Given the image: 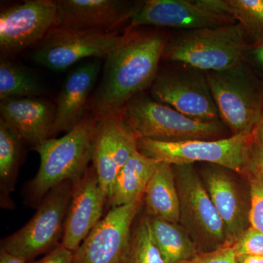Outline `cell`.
<instances>
[{"label": "cell", "instance_id": "1", "mask_svg": "<svg viewBox=\"0 0 263 263\" xmlns=\"http://www.w3.org/2000/svg\"><path fill=\"white\" fill-rule=\"evenodd\" d=\"M166 40L157 33L129 32L105 58L101 81L91 100L97 118L119 114L136 95L152 86Z\"/></svg>", "mask_w": 263, "mask_h": 263}, {"label": "cell", "instance_id": "2", "mask_svg": "<svg viewBox=\"0 0 263 263\" xmlns=\"http://www.w3.org/2000/svg\"><path fill=\"white\" fill-rule=\"evenodd\" d=\"M98 118L86 117L60 138H49L34 148L41 158L39 170L25 189L26 202L38 206L43 197L61 183L76 181L92 159Z\"/></svg>", "mask_w": 263, "mask_h": 263}, {"label": "cell", "instance_id": "3", "mask_svg": "<svg viewBox=\"0 0 263 263\" xmlns=\"http://www.w3.org/2000/svg\"><path fill=\"white\" fill-rule=\"evenodd\" d=\"M250 43L239 24L181 31L166 41L162 60L211 72L245 62Z\"/></svg>", "mask_w": 263, "mask_h": 263}, {"label": "cell", "instance_id": "4", "mask_svg": "<svg viewBox=\"0 0 263 263\" xmlns=\"http://www.w3.org/2000/svg\"><path fill=\"white\" fill-rule=\"evenodd\" d=\"M119 114L138 138L179 142L228 138L224 137L228 127L221 120L203 122L190 119L143 93L131 99Z\"/></svg>", "mask_w": 263, "mask_h": 263}, {"label": "cell", "instance_id": "5", "mask_svg": "<svg viewBox=\"0 0 263 263\" xmlns=\"http://www.w3.org/2000/svg\"><path fill=\"white\" fill-rule=\"evenodd\" d=\"M205 73L219 117L232 136L252 134L263 113V81L245 62Z\"/></svg>", "mask_w": 263, "mask_h": 263}, {"label": "cell", "instance_id": "6", "mask_svg": "<svg viewBox=\"0 0 263 263\" xmlns=\"http://www.w3.org/2000/svg\"><path fill=\"white\" fill-rule=\"evenodd\" d=\"M173 167L179 193V224L199 253L228 246L224 224L195 164H173Z\"/></svg>", "mask_w": 263, "mask_h": 263}, {"label": "cell", "instance_id": "7", "mask_svg": "<svg viewBox=\"0 0 263 263\" xmlns=\"http://www.w3.org/2000/svg\"><path fill=\"white\" fill-rule=\"evenodd\" d=\"M252 134L237 135L211 141L165 142L138 138L137 146L141 154L159 162L216 164L231 170L243 177L248 166Z\"/></svg>", "mask_w": 263, "mask_h": 263}, {"label": "cell", "instance_id": "8", "mask_svg": "<svg viewBox=\"0 0 263 263\" xmlns=\"http://www.w3.org/2000/svg\"><path fill=\"white\" fill-rule=\"evenodd\" d=\"M74 181H66L52 189L38 205L32 219L23 228L1 240V249L29 262L60 245Z\"/></svg>", "mask_w": 263, "mask_h": 263}, {"label": "cell", "instance_id": "9", "mask_svg": "<svg viewBox=\"0 0 263 263\" xmlns=\"http://www.w3.org/2000/svg\"><path fill=\"white\" fill-rule=\"evenodd\" d=\"M124 35L96 29L53 27L32 53L36 63L62 71L86 59H101L122 42Z\"/></svg>", "mask_w": 263, "mask_h": 263}, {"label": "cell", "instance_id": "10", "mask_svg": "<svg viewBox=\"0 0 263 263\" xmlns=\"http://www.w3.org/2000/svg\"><path fill=\"white\" fill-rule=\"evenodd\" d=\"M151 95L155 101L190 119L203 122L221 120L205 71L186 65L159 71Z\"/></svg>", "mask_w": 263, "mask_h": 263}, {"label": "cell", "instance_id": "11", "mask_svg": "<svg viewBox=\"0 0 263 263\" xmlns=\"http://www.w3.org/2000/svg\"><path fill=\"white\" fill-rule=\"evenodd\" d=\"M143 201L112 208L74 252L73 263H125Z\"/></svg>", "mask_w": 263, "mask_h": 263}, {"label": "cell", "instance_id": "12", "mask_svg": "<svg viewBox=\"0 0 263 263\" xmlns=\"http://www.w3.org/2000/svg\"><path fill=\"white\" fill-rule=\"evenodd\" d=\"M58 13L57 1L28 0L0 13V49L10 54L38 44L53 27Z\"/></svg>", "mask_w": 263, "mask_h": 263}, {"label": "cell", "instance_id": "13", "mask_svg": "<svg viewBox=\"0 0 263 263\" xmlns=\"http://www.w3.org/2000/svg\"><path fill=\"white\" fill-rule=\"evenodd\" d=\"M198 171L224 224L227 243L233 245L250 227L249 193H245L235 176L238 174L231 170L203 163Z\"/></svg>", "mask_w": 263, "mask_h": 263}, {"label": "cell", "instance_id": "14", "mask_svg": "<svg viewBox=\"0 0 263 263\" xmlns=\"http://www.w3.org/2000/svg\"><path fill=\"white\" fill-rule=\"evenodd\" d=\"M137 142L119 114L98 118L91 162L107 198L119 171L138 150Z\"/></svg>", "mask_w": 263, "mask_h": 263}, {"label": "cell", "instance_id": "15", "mask_svg": "<svg viewBox=\"0 0 263 263\" xmlns=\"http://www.w3.org/2000/svg\"><path fill=\"white\" fill-rule=\"evenodd\" d=\"M228 15L216 14L188 0H147L139 2L129 20V28L155 26L181 29L213 28L234 23Z\"/></svg>", "mask_w": 263, "mask_h": 263}, {"label": "cell", "instance_id": "16", "mask_svg": "<svg viewBox=\"0 0 263 263\" xmlns=\"http://www.w3.org/2000/svg\"><path fill=\"white\" fill-rule=\"evenodd\" d=\"M106 202L107 197L100 186L96 171L91 166L74 181L61 242L65 248L72 252L79 249L103 219Z\"/></svg>", "mask_w": 263, "mask_h": 263}, {"label": "cell", "instance_id": "17", "mask_svg": "<svg viewBox=\"0 0 263 263\" xmlns=\"http://www.w3.org/2000/svg\"><path fill=\"white\" fill-rule=\"evenodd\" d=\"M56 27L109 31L129 21L139 2L59 0Z\"/></svg>", "mask_w": 263, "mask_h": 263}, {"label": "cell", "instance_id": "18", "mask_svg": "<svg viewBox=\"0 0 263 263\" xmlns=\"http://www.w3.org/2000/svg\"><path fill=\"white\" fill-rule=\"evenodd\" d=\"M100 69V59H91L71 71L57 98L52 136L68 133L84 120Z\"/></svg>", "mask_w": 263, "mask_h": 263}, {"label": "cell", "instance_id": "19", "mask_svg": "<svg viewBox=\"0 0 263 263\" xmlns=\"http://www.w3.org/2000/svg\"><path fill=\"white\" fill-rule=\"evenodd\" d=\"M1 119L33 149L51 138L55 120L53 104L37 98L1 100Z\"/></svg>", "mask_w": 263, "mask_h": 263}, {"label": "cell", "instance_id": "20", "mask_svg": "<svg viewBox=\"0 0 263 263\" xmlns=\"http://www.w3.org/2000/svg\"><path fill=\"white\" fill-rule=\"evenodd\" d=\"M158 163L136 151L117 175L107 198L106 207L110 209L143 201Z\"/></svg>", "mask_w": 263, "mask_h": 263}, {"label": "cell", "instance_id": "21", "mask_svg": "<svg viewBox=\"0 0 263 263\" xmlns=\"http://www.w3.org/2000/svg\"><path fill=\"white\" fill-rule=\"evenodd\" d=\"M143 204L148 216L179 223V193L173 164L167 162L157 164L145 191Z\"/></svg>", "mask_w": 263, "mask_h": 263}, {"label": "cell", "instance_id": "22", "mask_svg": "<svg viewBox=\"0 0 263 263\" xmlns=\"http://www.w3.org/2000/svg\"><path fill=\"white\" fill-rule=\"evenodd\" d=\"M24 144L18 133L0 119V204L3 209L15 208L11 194L16 184Z\"/></svg>", "mask_w": 263, "mask_h": 263}, {"label": "cell", "instance_id": "23", "mask_svg": "<svg viewBox=\"0 0 263 263\" xmlns=\"http://www.w3.org/2000/svg\"><path fill=\"white\" fill-rule=\"evenodd\" d=\"M196 4L238 20L250 45L263 43V0H197Z\"/></svg>", "mask_w": 263, "mask_h": 263}, {"label": "cell", "instance_id": "24", "mask_svg": "<svg viewBox=\"0 0 263 263\" xmlns=\"http://www.w3.org/2000/svg\"><path fill=\"white\" fill-rule=\"evenodd\" d=\"M148 221L152 237L164 262L181 263L199 254L196 245L179 223L151 216H148Z\"/></svg>", "mask_w": 263, "mask_h": 263}, {"label": "cell", "instance_id": "25", "mask_svg": "<svg viewBox=\"0 0 263 263\" xmlns=\"http://www.w3.org/2000/svg\"><path fill=\"white\" fill-rule=\"evenodd\" d=\"M42 83L32 72L15 62H0V99L37 98L45 94Z\"/></svg>", "mask_w": 263, "mask_h": 263}, {"label": "cell", "instance_id": "26", "mask_svg": "<svg viewBox=\"0 0 263 263\" xmlns=\"http://www.w3.org/2000/svg\"><path fill=\"white\" fill-rule=\"evenodd\" d=\"M125 263H165L155 243L146 213L136 218Z\"/></svg>", "mask_w": 263, "mask_h": 263}, {"label": "cell", "instance_id": "27", "mask_svg": "<svg viewBox=\"0 0 263 263\" xmlns=\"http://www.w3.org/2000/svg\"><path fill=\"white\" fill-rule=\"evenodd\" d=\"M242 178L247 181L250 195V227L263 234V178L249 167Z\"/></svg>", "mask_w": 263, "mask_h": 263}, {"label": "cell", "instance_id": "28", "mask_svg": "<svg viewBox=\"0 0 263 263\" xmlns=\"http://www.w3.org/2000/svg\"><path fill=\"white\" fill-rule=\"evenodd\" d=\"M231 247L236 256L246 254L263 257V234L249 227Z\"/></svg>", "mask_w": 263, "mask_h": 263}, {"label": "cell", "instance_id": "29", "mask_svg": "<svg viewBox=\"0 0 263 263\" xmlns=\"http://www.w3.org/2000/svg\"><path fill=\"white\" fill-rule=\"evenodd\" d=\"M181 263H238L231 246H224L209 252H202L190 260Z\"/></svg>", "mask_w": 263, "mask_h": 263}, {"label": "cell", "instance_id": "30", "mask_svg": "<svg viewBox=\"0 0 263 263\" xmlns=\"http://www.w3.org/2000/svg\"><path fill=\"white\" fill-rule=\"evenodd\" d=\"M245 62L263 81V43L249 46Z\"/></svg>", "mask_w": 263, "mask_h": 263}, {"label": "cell", "instance_id": "31", "mask_svg": "<svg viewBox=\"0 0 263 263\" xmlns=\"http://www.w3.org/2000/svg\"><path fill=\"white\" fill-rule=\"evenodd\" d=\"M74 252L60 243L46 256L28 263H73Z\"/></svg>", "mask_w": 263, "mask_h": 263}, {"label": "cell", "instance_id": "32", "mask_svg": "<svg viewBox=\"0 0 263 263\" xmlns=\"http://www.w3.org/2000/svg\"><path fill=\"white\" fill-rule=\"evenodd\" d=\"M247 167L253 169L263 178V145L257 139L254 133L252 134L249 162Z\"/></svg>", "mask_w": 263, "mask_h": 263}, {"label": "cell", "instance_id": "33", "mask_svg": "<svg viewBox=\"0 0 263 263\" xmlns=\"http://www.w3.org/2000/svg\"><path fill=\"white\" fill-rule=\"evenodd\" d=\"M0 263H28L25 259L0 249Z\"/></svg>", "mask_w": 263, "mask_h": 263}, {"label": "cell", "instance_id": "34", "mask_svg": "<svg viewBox=\"0 0 263 263\" xmlns=\"http://www.w3.org/2000/svg\"><path fill=\"white\" fill-rule=\"evenodd\" d=\"M236 260L238 263H263V257L242 254L236 256Z\"/></svg>", "mask_w": 263, "mask_h": 263}, {"label": "cell", "instance_id": "35", "mask_svg": "<svg viewBox=\"0 0 263 263\" xmlns=\"http://www.w3.org/2000/svg\"><path fill=\"white\" fill-rule=\"evenodd\" d=\"M254 134L257 139L263 145V113L260 121L257 124L255 130L254 131Z\"/></svg>", "mask_w": 263, "mask_h": 263}]
</instances>
